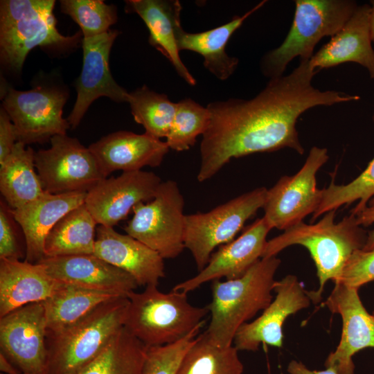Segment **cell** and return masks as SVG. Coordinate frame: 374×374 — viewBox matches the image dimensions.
Segmentation results:
<instances>
[{
	"label": "cell",
	"mask_w": 374,
	"mask_h": 374,
	"mask_svg": "<svg viewBox=\"0 0 374 374\" xmlns=\"http://www.w3.org/2000/svg\"><path fill=\"white\" fill-rule=\"evenodd\" d=\"M317 72L310 60H300L288 75L269 79L253 98L208 103L211 121L200 143L198 181L212 178L233 158L285 148L303 154L296 127L301 114L317 106L360 99L357 95L314 87L312 79Z\"/></svg>",
	"instance_id": "1"
},
{
	"label": "cell",
	"mask_w": 374,
	"mask_h": 374,
	"mask_svg": "<svg viewBox=\"0 0 374 374\" xmlns=\"http://www.w3.org/2000/svg\"><path fill=\"white\" fill-rule=\"evenodd\" d=\"M336 211L326 213L314 224L301 222L283 231L282 234L267 241L262 255V258L276 256L294 244L305 247L314 262L319 282L317 290L308 291L314 303L321 301L328 280L336 283L339 279L348 258L353 252L363 249L367 238L368 233L352 214L335 223Z\"/></svg>",
	"instance_id": "2"
},
{
	"label": "cell",
	"mask_w": 374,
	"mask_h": 374,
	"mask_svg": "<svg viewBox=\"0 0 374 374\" xmlns=\"http://www.w3.org/2000/svg\"><path fill=\"white\" fill-rule=\"evenodd\" d=\"M280 264L276 256L262 258L243 276L212 282L211 318L206 334L215 344L229 346L236 332L272 301L274 276Z\"/></svg>",
	"instance_id": "3"
},
{
	"label": "cell",
	"mask_w": 374,
	"mask_h": 374,
	"mask_svg": "<svg viewBox=\"0 0 374 374\" xmlns=\"http://www.w3.org/2000/svg\"><path fill=\"white\" fill-rule=\"evenodd\" d=\"M123 327L147 348L175 343L204 323L207 307L192 305L187 293L157 285L130 292Z\"/></svg>",
	"instance_id": "4"
},
{
	"label": "cell",
	"mask_w": 374,
	"mask_h": 374,
	"mask_svg": "<svg viewBox=\"0 0 374 374\" xmlns=\"http://www.w3.org/2000/svg\"><path fill=\"white\" fill-rule=\"evenodd\" d=\"M291 28L282 44L260 59L262 75L278 78L294 58L309 60L324 37H333L346 24L358 7L353 0H296Z\"/></svg>",
	"instance_id": "5"
},
{
	"label": "cell",
	"mask_w": 374,
	"mask_h": 374,
	"mask_svg": "<svg viewBox=\"0 0 374 374\" xmlns=\"http://www.w3.org/2000/svg\"><path fill=\"white\" fill-rule=\"evenodd\" d=\"M129 303L119 296L102 303L76 323L47 337L48 374H76L123 328Z\"/></svg>",
	"instance_id": "6"
},
{
	"label": "cell",
	"mask_w": 374,
	"mask_h": 374,
	"mask_svg": "<svg viewBox=\"0 0 374 374\" xmlns=\"http://www.w3.org/2000/svg\"><path fill=\"white\" fill-rule=\"evenodd\" d=\"M54 0H3L0 3L1 62L19 72L28 53L36 46L75 45L80 34H60L53 15Z\"/></svg>",
	"instance_id": "7"
},
{
	"label": "cell",
	"mask_w": 374,
	"mask_h": 374,
	"mask_svg": "<svg viewBox=\"0 0 374 374\" xmlns=\"http://www.w3.org/2000/svg\"><path fill=\"white\" fill-rule=\"evenodd\" d=\"M267 190L256 188L206 213L186 215L184 246L199 271L207 265L214 249L234 240L245 222L263 207Z\"/></svg>",
	"instance_id": "8"
},
{
	"label": "cell",
	"mask_w": 374,
	"mask_h": 374,
	"mask_svg": "<svg viewBox=\"0 0 374 374\" xmlns=\"http://www.w3.org/2000/svg\"><path fill=\"white\" fill-rule=\"evenodd\" d=\"M184 199L174 180L162 181L154 198L140 202L124 227L126 233L159 253L173 259L185 249Z\"/></svg>",
	"instance_id": "9"
},
{
	"label": "cell",
	"mask_w": 374,
	"mask_h": 374,
	"mask_svg": "<svg viewBox=\"0 0 374 374\" xmlns=\"http://www.w3.org/2000/svg\"><path fill=\"white\" fill-rule=\"evenodd\" d=\"M51 147L35 152V166L44 191L87 193L105 179L89 148L66 134L55 135Z\"/></svg>",
	"instance_id": "10"
},
{
	"label": "cell",
	"mask_w": 374,
	"mask_h": 374,
	"mask_svg": "<svg viewBox=\"0 0 374 374\" xmlns=\"http://www.w3.org/2000/svg\"><path fill=\"white\" fill-rule=\"evenodd\" d=\"M329 159L328 150L313 146L302 168L292 176H283L267 190L262 207L269 226L285 231L313 214L321 199L317 186L318 170Z\"/></svg>",
	"instance_id": "11"
},
{
	"label": "cell",
	"mask_w": 374,
	"mask_h": 374,
	"mask_svg": "<svg viewBox=\"0 0 374 374\" xmlns=\"http://www.w3.org/2000/svg\"><path fill=\"white\" fill-rule=\"evenodd\" d=\"M67 98L62 91L42 86L28 91L8 89L2 107L14 125L17 141L43 143L55 135L66 134L70 125L62 110Z\"/></svg>",
	"instance_id": "12"
},
{
	"label": "cell",
	"mask_w": 374,
	"mask_h": 374,
	"mask_svg": "<svg viewBox=\"0 0 374 374\" xmlns=\"http://www.w3.org/2000/svg\"><path fill=\"white\" fill-rule=\"evenodd\" d=\"M0 348L21 374H48L43 302L28 304L0 318Z\"/></svg>",
	"instance_id": "13"
},
{
	"label": "cell",
	"mask_w": 374,
	"mask_h": 374,
	"mask_svg": "<svg viewBox=\"0 0 374 374\" xmlns=\"http://www.w3.org/2000/svg\"><path fill=\"white\" fill-rule=\"evenodd\" d=\"M161 182L152 172H123L100 181L87 193L84 204L98 225L114 227L136 204L152 200Z\"/></svg>",
	"instance_id": "14"
},
{
	"label": "cell",
	"mask_w": 374,
	"mask_h": 374,
	"mask_svg": "<svg viewBox=\"0 0 374 374\" xmlns=\"http://www.w3.org/2000/svg\"><path fill=\"white\" fill-rule=\"evenodd\" d=\"M118 30L83 37V65L76 81L77 98L67 117L70 127L76 128L91 104L105 96L116 103H127L129 93L116 83L109 69V57L112 46L119 35Z\"/></svg>",
	"instance_id": "15"
},
{
	"label": "cell",
	"mask_w": 374,
	"mask_h": 374,
	"mask_svg": "<svg viewBox=\"0 0 374 374\" xmlns=\"http://www.w3.org/2000/svg\"><path fill=\"white\" fill-rule=\"evenodd\" d=\"M359 289L341 283L335 287L325 305L342 320L339 345L325 362L326 368L333 367L338 374H354L353 357L366 348H374V317L370 314L360 299Z\"/></svg>",
	"instance_id": "16"
},
{
	"label": "cell",
	"mask_w": 374,
	"mask_h": 374,
	"mask_svg": "<svg viewBox=\"0 0 374 374\" xmlns=\"http://www.w3.org/2000/svg\"><path fill=\"white\" fill-rule=\"evenodd\" d=\"M276 295L262 314L242 325L235 333L234 346L239 350L256 351L261 344L283 346V326L286 319L310 305L311 299L294 275L275 281Z\"/></svg>",
	"instance_id": "17"
},
{
	"label": "cell",
	"mask_w": 374,
	"mask_h": 374,
	"mask_svg": "<svg viewBox=\"0 0 374 374\" xmlns=\"http://www.w3.org/2000/svg\"><path fill=\"white\" fill-rule=\"evenodd\" d=\"M271 229L263 217L257 219L239 237L213 253L207 265L197 275L178 283L172 289L188 293L208 281L222 278L230 280L243 276L262 258L267 235Z\"/></svg>",
	"instance_id": "18"
},
{
	"label": "cell",
	"mask_w": 374,
	"mask_h": 374,
	"mask_svg": "<svg viewBox=\"0 0 374 374\" xmlns=\"http://www.w3.org/2000/svg\"><path fill=\"white\" fill-rule=\"evenodd\" d=\"M38 262L53 278L85 289L127 297L139 286L130 274L94 254L45 257Z\"/></svg>",
	"instance_id": "19"
},
{
	"label": "cell",
	"mask_w": 374,
	"mask_h": 374,
	"mask_svg": "<svg viewBox=\"0 0 374 374\" xmlns=\"http://www.w3.org/2000/svg\"><path fill=\"white\" fill-rule=\"evenodd\" d=\"M88 148L105 178L118 170L132 172L145 166L158 167L170 150L166 141L145 132L139 134L125 130L103 136Z\"/></svg>",
	"instance_id": "20"
},
{
	"label": "cell",
	"mask_w": 374,
	"mask_h": 374,
	"mask_svg": "<svg viewBox=\"0 0 374 374\" xmlns=\"http://www.w3.org/2000/svg\"><path fill=\"white\" fill-rule=\"evenodd\" d=\"M93 254L130 274L139 286H157L166 276L164 259L159 253L114 227L98 225Z\"/></svg>",
	"instance_id": "21"
},
{
	"label": "cell",
	"mask_w": 374,
	"mask_h": 374,
	"mask_svg": "<svg viewBox=\"0 0 374 374\" xmlns=\"http://www.w3.org/2000/svg\"><path fill=\"white\" fill-rule=\"evenodd\" d=\"M87 193H46L39 198L17 209L12 215L25 240V258L37 263L44 258L45 240L55 224L71 210L83 204Z\"/></svg>",
	"instance_id": "22"
},
{
	"label": "cell",
	"mask_w": 374,
	"mask_h": 374,
	"mask_svg": "<svg viewBox=\"0 0 374 374\" xmlns=\"http://www.w3.org/2000/svg\"><path fill=\"white\" fill-rule=\"evenodd\" d=\"M371 6L357 8L344 27L310 60L312 67L319 71L346 62L366 68L374 79V49L370 32Z\"/></svg>",
	"instance_id": "23"
},
{
	"label": "cell",
	"mask_w": 374,
	"mask_h": 374,
	"mask_svg": "<svg viewBox=\"0 0 374 374\" xmlns=\"http://www.w3.org/2000/svg\"><path fill=\"white\" fill-rule=\"evenodd\" d=\"M62 283L39 262L0 259V318L28 304L45 301Z\"/></svg>",
	"instance_id": "24"
},
{
	"label": "cell",
	"mask_w": 374,
	"mask_h": 374,
	"mask_svg": "<svg viewBox=\"0 0 374 374\" xmlns=\"http://www.w3.org/2000/svg\"><path fill=\"white\" fill-rule=\"evenodd\" d=\"M181 9L178 0H128L125 7L127 13H136L144 21L150 33L149 43L169 60L184 80L194 86L196 80L182 62L177 44Z\"/></svg>",
	"instance_id": "25"
},
{
	"label": "cell",
	"mask_w": 374,
	"mask_h": 374,
	"mask_svg": "<svg viewBox=\"0 0 374 374\" xmlns=\"http://www.w3.org/2000/svg\"><path fill=\"white\" fill-rule=\"evenodd\" d=\"M266 2L262 1L243 15L235 16L222 26L201 33L186 32L179 24L176 29L178 49L200 54L204 57V66L208 71L220 80H227L237 69L239 60L226 53V44L243 22Z\"/></svg>",
	"instance_id": "26"
},
{
	"label": "cell",
	"mask_w": 374,
	"mask_h": 374,
	"mask_svg": "<svg viewBox=\"0 0 374 374\" xmlns=\"http://www.w3.org/2000/svg\"><path fill=\"white\" fill-rule=\"evenodd\" d=\"M35 151L17 141L9 156L0 163V191L12 209L20 208L43 196L35 166Z\"/></svg>",
	"instance_id": "27"
},
{
	"label": "cell",
	"mask_w": 374,
	"mask_h": 374,
	"mask_svg": "<svg viewBox=\"0 0 374 374\" xmlns=\"http://www.w3.org/2000/svg\"><path fill=\"white\" fill-rule=\"evenodd\" d=\"M123 296L62 283L58 290L44 301L47 337L60 333L85 317L102 303Z\"/></svg>",
	"instance_id": "28"
},
{
	"label": "cell",
	"mask_w": 374,
	"mask_h": 374,
	"mask_svg": "<svg viewBox=\"0 0 374 374\" xmlns=\"http://www.w3.org/2000/svg\"><path fill=\"white\" fill-rule=\"evenodd\" d=\"M97 226L84 203L71 210L47 235L45 257L93 254Z\"/></svg>",
	"instance_id": "29"
},
{
	"label": "cell",
	"mask_w": 374,
	"mask_h": 374,
	"mask_svg": "<svg viewBox=\"0 0 374 374\" xmlns=\"http://www.w3.org/2000/svg\"><path fill=\"white\" fill-rule=\"evenodd\" d=\"M148 348L123 327L106 348L76 374H143Z\"/></svg>",
	"instance_id": "30"
},
{
	"label": "cell",
	"mask_w": 374,
	"mask_h": 374,
	"mask_svg": "<svg viewBox=\"0 0 374 374\" xmlns=\"http://www.w3.org/2000/svg\"><path fill=\"white\" fill-rule=\"evenodd\" d=\"M243 370L234 346H220L204 332L186 351L176 374H242Z\"/></svg>",
	"instance_id": "31"
},
{
	"label": "cell",
	"mask_w": 374,
	"mask_h": 374,
	"mask_svg": "<svg viewBox=\"0 0 374 374\" xmlns=\"http://www.w3.org/2000/svg\"><path fill=\"white\" fill-rule=\"evenodd\" d=\"M127 103L134 121L143 126L146 134L159 139L167 137L175 115L177 103L145 85L129 93Z\"/></svg>",
	"instance_id": "32"
},
{
	"label": "cell",
	"mask_w": 374,
	"mask_h": 374,
	"mask_svg": "<svg viewBox=\"0 0 374 374\" xmlns=\"http://www.w3.org/2000/svg\"><path fill=\"white\" fill-rule=\"evenodd\" d=\"M359 200L351 210L355 215L366 206H374V158L366 169L354 180L345 185H337L334 179L327 188L321 189V199L312 214V221L326 213L337 210L342 205H348Z\"/></svg>",
	"instance_id": "33"
},
{
	"label": "cell",
	"mask_w": 374,
	"mask_h": 374,
	"mask_svg": "<svg viewBox=\"0 0 374 374\" xmlns=\"http://www.w3.org/2000/svg\"><path fill=\"white\" fill-rule=\"evenodd\" d=\"M211 121V113L190 98L177 103L175 115L167 136L169 148L177 152L188 150L203 135Z\"/></svg>",
	"instance_id": "34"
},
{
	"label": "cell",
	"mask_w": 374,
	"mask_h": 374,
	"mask_svg": "<svg viewBox=\"0 0 374 374\" xmlns=\"http://www.w3.org/2000/svg\"><path fill=\"white\" fill-rule=\"evenodd\" d=\"M61 11L69 15L81 28L83 37L109 30L117 21L116 8L99 0H62Z\"/></svg>",
	"instance_id": "35"
},
{
	"label": "cell",
	"mask_w": 374,
	"mask_h": 374,
	"mask_svg": "<svg viewBox=\"0 0 374 374\" xmlns=\"http://www.w3.org/2000/svg\"><path fill=\"white\" fill-rule=\"evenodd\" d=\"M201 328L175 343L148 348L143 374H176L184 355L198 336Z\"/></svg>",
	"instance_id": "36"
},
{
	"label": "cell",
	"mask_w": 374,
	"mask_h": 374,
	"mask_svg": "<svg viewBox=\"0 0 374 374\" xmlns=\"http://www.w3.org/2000/svg\"><path fill=\"white\" fill-rule=\"evenodd\" d=\"M374 280V249H358L353 253L343 269L339 279L335 283L359 289Z\"/></svg>",
	"instance_id": "37"
},
{
	"label": "cell",
	"mask_w": 374,
	"mask_h": 374,
	"mask_svg": "<svg viewBox=\"0 0 374 374\" xmlns=\"http://www.w3.org/2000/svg\"><path fill=\"white\" fill-rule=\"evenodd\" d=\"M18 227L12 208L1 199L0 259L19 260L23 256L18 242Z\"/></svg>",
	"instance_id": "38"
},
{
	"label": "cell",
	"mask_w": 374,
	"mask_h": 374,
	"mask_svg": "<svg viewBox=\"0 0 374 374\" xmlns=\"http://www.w3.org/2000/svg\"><path fill=\"white\" fill-rule=\"evenodd\" d=\"M17 142L14 125L6 110L1 107L0 110V163L9 156Z\"/></svg>",
	"instance_id": "39"
},
{
	"label": "cell",
	"mask_w": 374,
	"mask_h": 374,
	"mask_svg": "<svg viewBox=\"0 0 374 374\" xmlns=\"http://www.w3.org/2000/svg\"><path fill=\"white\" fill-rule=\"evenodd\" d=\"M359 226H368L374 223V206H368L355 215ZM374 249V229L367 234L366 243L363 250L368 251Z\"/></svg>",
	"instance_id": "40"
},
{
	"label": "cell",
	"mask_w": 374,
	"mask_h": 374,
	"mask_svg": "<svg viewBox=\"0 0 374 374\" xmlns=\"http://www.w3.org/2000/svg\"><path fill=\"white\" fill-rule=\"evenodd\" d=\"M287 371L289 374H338L333 367H327L323 371L310 370L301 362L292 360L287 365Z\"/></svg>",
	"instance_id": "41"
},
{
	"label": "cell",
	"mask_w": 374,
	"mask_h": 374,
	"mask_svg": "<svg viewBox=\"0 0 374 374\" xmlns=\"http://www.w3.org/2000/svg\"><path fill=\"white\" fill-rule=\"evenodd\" d=\"M0 371L3 374H21L7 357L0 352Z\"/></svg>",
	"instance_id": "42"
},
{
	"label": "cell",
	"mask_w": 374,
	"mask_h": 374,
	"mask_svg": "<svg viewBox=\"0 0 374 374\" xmlns=\"http://www.w3.org/2000/svg\"><path fill=\"white\" fill-rule=\"evenodd\" d=\"M370 32L372 42L374 43V0L370 1Z\"/></svg>",
	"instance_id": "43"
},
{
	"label": "cell",
	"mask_w": 374,
	"mask_h": 374,
	"mask_svg": "<svg viewBox=\"0 0 374 374\" xmlns=\"http://www.w3.org/2000/svg\"><path fill=\"white\" fill-rule=\"evenodd\" d=\"M372 118H373V122H374V114H373V115Z\"/></svg>",
	"instance_id": "44"
},
{
	"label": "cell",
	"mask_w": 374,
	"mask_h": 374,
	"mask_svg": "<svg viewBox=\"0 0 374 374\" xmlns=\"http://www.w3.org/2000/svg\"><path fill=\"white\" fill-rule=\"evenodd\" d=\"M373 314V316L374 317V310H373V314Z\"/></svg>",
	"instance_id": "45"
},
{
	"label": "cell",
	"mask_w": 374,
	"mask_h": 374,
	"mask_svg": "<svg viewBox=\"0 0 374 374\" xmlns=\"http://www.w3.org/2000/svg\"><path fill=\"white\" fill-rule=\"evenodd\" d=\"M1 374H3V373H1Z\"/></svg>",
	"instance_id": "46"
}]
</instances>
